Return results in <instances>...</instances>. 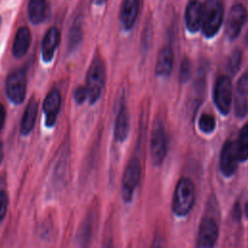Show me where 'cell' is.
Masks as SVG:
<instances>
[{"label": "cell", "mask_w": 248, "mask_h": 248, "mask_svg": "<svg viewBox=\"0 0 248 248\" xmlns=\"http://www.w3.org/2000/svg\"><path fill=\"white\" fill-rule=\"evenodd\" d=\"M203 7L202 31L205 38L214 37L223 22L224 8L220 0H207Z\"/></svg>", "instance_id": "cell-3"}, {"label": "cell", "mask_w": 248, "mask_h": 248, "mask_svg": "<svg viewBox=\"0 0 248 248\" xmlns=\"http://www.w3.org/2000/svg\"><path fill=\"white\" fill-rule=\"evenodd\" d=\"M129 114L124 102L120 104L114 124V140L117 142H123L129 134Z\"/></svg>", "instance_id": "cell-15"}, {"label": "cell", "mask_w": 248, "mask_h": 248, "mask_svg": "<svg viewBox=\"0 0 248 248\" xmlns=\"http://www.w3.org/2000/svg\"><path fill=\"white\" fill-rule=\"evenodd\" d=\"M244 213H245V216H246L247 219H248V202L245 203V206H244Z\"/></svg>", "instance_id": "cell-33"}, {"label": "cell", "mask_w": 248, "mask_h": 248, "mask_svg": "<svg viewBox=\"0 0 248 248\" xmlns=\"http://www.w3.org/2000/svg\"><path fill=\"white\" fill-rule=\"evenodd\" d=\"M173 51L170 46H164L160 50L155 68L158 77L168 78L170 75L173 66Z\"/></svg>", "instance_id": "cell-16"}, {"label": "cell", "mask_w": 248, "mask_h": 248, "mask_svg": "<svg viewBox=\"0 0 248 248\" xmlns=\"http://www.w3.org/2000/svg\"><path fill=\"white\" fill-rule=\"evenodd\" d=\"M219 235V227L216 221L211 217H204L201 222L197 247L199 248H210L213 247L218 239Z\"/></svg>", "instance_id": "cell-9"}, {"label": "cell", "mask_w": 248, "mask_h": 248, "mask_svg": "<svg viewBox=\"0 0 248 248\" xmlns=\"http://www.w3.org/2000/svg\"><path fill=\"white\" fill-rule=\"evenodd\" d=\"M232 85L228 76H221L217 78L213 89V101L222 115L229 114L232 107Z\"/></svg>", "instance_id": "cell-5"}, {"label": "cell", "mask_w": 248, "mask_h": 248, "mask_svg": "<svg viewBox=\"0 0 248 248\" xmlns=\"http://www.w3.org/2000/svg\"><path fill=\"white\" fill-rule=\"evenodd\" d=\"M3 155H4V151H3V143L0 142V165L2 163L3 160Z\"/></svg>", "instance_id": "cell-31"}, {"label": "cell", "mask_w": 248, "mask_h": 248, "mask_svg": "<svg viewBox=\"0 0 248 248\" xmlns=\"http://www.w3.org/2000/svg\"><path fill=\"white\" fill-rule=\"evenodd\" d=\"M167 155V136L163 123L156 121L150 137V159L151 163L159 167Z\"/></svg>", "instance_id": "cell-6"}, {"label": "cell", "mask_w": 248, "mask_h": 248, "mask_svg": "<svg viewBox=\"0 0 248 248\" xmlns=\"http://www.w3.org/2000/svg\"><path fill=\"white\" fill-rule=\"evenodd\" d=\"M5 120H6V109H5V107L2 104H0V132L4 127Z\"/></svg>", "instance_id": "cell-29"}, {"label": "cell", "mask_w": 248, "mask_h": 248, "mask_svg": "<svg viewBox=\"0 0 248 248\" xmlns=\"http://www.w3.org/2000/svg\"><path fill=\"white\" fill-rule=\"evenodd\" d=\"M196 199L195 185L187 177L178 180L172 199V211L178 217H185L191 211Z\"/></svg>", "instance_id": "cell-1"}, {"label": "cell", "mask_w": 248, "mask_h": 248, "mask_svg": "<svg viewBox=\"0 0 248 248\" xmlns=\"http://www.w3.org/2000/svg\"><path fill=\"white\" fill-rule=\"evenodd\" d=\"M107 0H91V2L95 5H103L104 3H106Z\"/></svg>", "instance_id": "cell-32"}, {"label": "cell", "mask_w": 248, "mask_h": 248, "mask_svg": "<svg viewBox=\"0 0 248 248\" xmlns=\"http://www.w3.org/2000/svg\"><path fill=\"white\" fill-rule=\"evenodd\" d=\"M246 19L247 12L245 7L241 4H234L229 12L225 27L226 37L231 41L234 40L239 35Z\"/></svg>", "instance_id": "cell-8"}, {"label": "cell", "mask_w": 248, "mask_h": 248, "mask_svg": "<svg viewBox=\"0 0 248 248\" xmlns=\"http://www.w3.org/2000/svg\"><path fill=\"white\" fill-rule=\"evenodd\" d=\"M31 43V33L27 27H20L17 29L14 44H13V54L16 58L23 57Z\"/></svg>", "instance_id": "cell-18"}, {"label": "cell", "mask_w": 248, "mask_h": 248, "mask_svg": "<svg viewBox=\"0 0 248 248\" xmlns=\"http://www.w3.org/2000/svg\"><path fill=\"white\" fill-rule=\"evenodd\" d=\"M202 5L197 1H190L186 7L185 11V24L189 32L196 33L202 27Z\"/></svg>", "instance_id": "cell-12"}, {"label": "cell", "mask_w": 248, "mask_h": 248, "mask_svg": "<svg viewBox=\"0 0 248 248\" xmlns=\"http://www.w3.org/2000/svg\"><path fill=\"white\" fill-rule=\"evenodd\" d=\"M75 101L78 104H82L88 98V91L86 86H79L74 92Z\"/></svg>", "instance_id": "cell-28"}, {"label": "cell", "mask_w": 248, "mask_h": 248, "mask_svg": "<svg viewBox=\"0 0 248 248\" xmlns=\"http://www.w3.org/2000/svg\"><path fill=\"white\" fill-rule=\"evenodd\" d=\"M235 149L238 162L248 160V122L241 128L237 140L235 142Z\"/></svg>", "instance_id": "cell-20"}, {"label": "cell", "mask_w": 248, "mask_h": 248, "mask_svg": "<svg viewBox=\"0 0 248 248\" xmlns=\"http://www.w3.org/2000/svg\"><path fill=\"white\" fill-rule=\"evenodd\" d=\"M140 9V0H124L119 14L120 23L124 30L129 31L133 28Z\"/></svg>", "instance_id": "cell-13"}, {"label": "cell", "mask_w": 248, "mask_h": 248, "mask_svg": "<svg viewBox=\"0 0 248 248\" xmlns=\"http://www.w3.org/2000/svg\"><path fill=\"white\" fill-rule=\"evenodd\" d=\"M191 72H192L191 62L187 57H184L180 63V71H179L180 81L183 83L187 82L190 79Z\"/></svg>", "instance_id": "cell-25"}, {"label": "cell", "mask_w": 248, "mask_h": 248, "mask_svg": "<svg viewBox=\"0 0 248 248\" xmlns=\"http://www.w3.org/2000/svg\"><path fill=\"white\" fill-rule=\"evenodd\" d=\"M27 79L25 71L20 69L9 74L6 79V94L14 104H21L26 95Z\"/></svg>", "instance_id": "cell-7"}, {"label": "cell", "mask_w": 248, "mask_h": 248, "mask_svg": "<svg viewBox=\"0 0 248 248\" xmlns=\"http://www.w3.org/2000/svg\"><path fill=\"white\" fill-rule=\"evenodd\" d=\"M241 61H242L241 50L240 49L233 50L228 60V65H227V68L232 75H235L238 72L241 65Z\"/></svg>", "instance_id": "cell-24"}, {"label": "cell", "mask_w": 248, "mask_h": 248, "mask_svg": "<svg viewBox=\"0 0 248 248\" xmlns=\"http://www.w3.org/2000/svg\"><path fill=\"white\" fill-rule=\"evenodd\" d=\"M61 106V95L58 90L52 89L46 97L43 104V110L45 113V124L50 128L55 124L59 109Z\"/></svg>", "instance_id": "cell-11"}, {"label": "cell", "mask_w": 248, "mask_h": 248, "mask_svg": "<svg viewBox=\"0 0 248 248\" xmlns=\"http://www.w3.org/2000/svg\"><path fill=\"white\" fill-rule=\"evenodd\" d=\"M82 39V28L78 21L75 22L70 29L68 37V46L70 50H74L81 42Z\"/></svg>", "instance_id": "cell-21"}, {"label": "cell", "mask_w": 248, "mask_h": 248, "mask_svg": "<svg viewBox=\"0 0 248 248\" xmlns=\"http://www.w3.org/2000/svg\"><path fill=\"white\" fill-rule=\"evenodd\" d=\"M236 93L248 97V73L242 75L238 79L236 85Z\"/></svg>", "instance_id": "cell-26"}, {"label": "cell", "mask_w": 248, "mask_h": 248, "mask_svg": "<svg viewBox=\"0 0 248 248\" xmlns=\"http://www.w3.org/2000/svg\"><path fill=\"white\" fill-rule=\"evenodd\" d=\"M1 22H2V19H1V17H0V26H1Z\"/></svg>", "instance_id": "cell-35"}, {"label": "cell", "mask_w": 248, "mask_h": 248, "mask_svg": "<svg viewBox=\"0 0 248 248\" xmlns=\"http://www.w3.org/2000/svg\"><path fill=\"white\" fill-rule=\"evenodd\" d=\"M247 112H248L247 96L236 93L235 100H234V113H235V115L239 118H242L247 114Z\"/></svg>", "instance_id": "cell-23"}, {"label": "cell", "mask_w": 248, "mask_h": 248, "mask_svg": "<svg viewBox=\"0 0 248 248\" xmlns=\"http://www.w3.org/2000/svg\"><path fill=\"white\" fill-rule=\"evenodd\" d=\"M106 80V68L103 59L96 56L87 71L86 88L88 91V100L90 104H95L103 91Z\"/></svg>", "instance_id": "cell-2"}, {"label": "cell", "mask_w": 248, "mask_h": 248, "mask_svg": "<svg viewBox=\"0 0 248 248\" xmlns=\"http://www.w3.org/2000/svg\"><path fill=\"white\" fill-rule=\"evenodd\" d=\"M60 42V32L56 27H50L42 43V58L44 62L48 63L52 60L55 50Z\"/></svg>", "instance_id": "cell-14"}, {"label": "cell", "mask_w": 248, "mask_h": 248, "mask_svg": "<svg viewBox=\"0 0 248 248\" xmlns=\"http://www.w3.org/2000/svg\"><path fill=\"white\" fill-rule=\"evenodd\" d=\"M240 216H241V210H240V206L239 203L236 202L232 208V218L236 221L240 220Z\"/></svg>", "instance_id": "cell-30"}, {"label": "cell", "mask_w": 248, "mask_h": 248, "mask_svg": "<svg viewBox=\"0 0 248 248\" xmlns=\"http://www.w3.org/2000/svg\"><path fill=\"white\" fill-rule=\"evenodd\" d=\"M28 18L33 24L42 23L47 14V6L46 0H29L27 7Z\"/></svg>", "instance_id": "cell-19"}, {"label": "cell", "mask_w": 248, "mask_h": 248, "mask_svg": "<svg viewBox=\"0 0 248 248\" xmlns=\"http://www.w3.org/2000/svg\"><path fill=\"white\" fill-rule=\"evenodd\" d=\"M8 195L6 191L0 190V223L3 221L8 208Z\"/></svg>", "instance_id": "cell-27"}, {"label": "cell", "mask_w": 248, "mask_h": 248, "mask_svg": "<svg viewBox=\"0 0 248 248\" xmlns=\"http://www.w3.org/2000/svg\"><path fill=\"white\" fill-rule=\"evenodd\" d=\"M238 159L236 155L235 142L228 140L222 147L220 153V171L225 177H231L234 174L237 169Z\"/></svg>", "instance_id": "cell-10"}, {"label": "cell", "mask_w": 248, "mask_h": 248, "mask_svg": "<svg viewBox=\"0 0 248 248\" xmlns=\"http://www.w3.org/2000/svg\"><path fill=\"white\" fill-rule=\"evenodd\" d=\"M140 173H141V167H140V162L139 158L132 157L125 168L123 178H122L121 193H122V198L126 203L131 202V201L133 200L135 191L140 182Z\"/></svg>", "instance_id": "cell-4"}, {"label": "cell", "mask_w": 248, "mask_h": 248, "mask_svg": "<svg viewBox=\"0 0 248 248\" xmlns=\"http://www.w3.org/2000/svg\"><path fill=\"white\" fill-rule=\"evenodd\" d=\"M37 113H38V103L37 101L33 98L29 101L27 104L25 110L22 114V118L20 121V134L23 136H27L31 133L35 126L36 118H37Z\"/></svg>", "instance_id": "cell-17"}, {"label": "cell", "mask_w": 248, "mask_h": 248, "mask_svg": "<svg viewBox=\"0 0 248 248\" xmlns=\"http://www.w3.org/2000/svg\"><path fill=\"white\" fill-rule=\"evenodd\" d=\"M245 43H246V45H247V46H248V31H247L246 36H245Z\"/></svg>", "instance_id": "cell-34"}, {"label": "cell", "mask_w": 248, "mask_h": 248, "mask_svg": "<svg viewBox=\"0 0 248 248\" xmlns=\"http://www.w3.org/2000/svg\"><path fill=\"white\" fill-rule=\"evenodd\" d=\"M198 126L200 131L204 134H210L215 130L216 120L213 115L209 113H202L198 121Z\"/></svg>", "instance_id": "cell-22"}]
</instances>
